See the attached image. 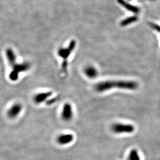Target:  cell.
Listing matches in <instances>:
<instances>
[{
    "label": "cell",
    "instance_id": "obj_1",
    "mask_svg": "<svg viewBox=\"0 0 160 160\" xmlns=\"http://www.w3.org/2000/svg\"><path fill=\"white\" fill-rule=\"evenodd\" d=\"M138 87V82L133 80H105L97 83L94 86V89L98 92H103L113 89L133 91L137 90Z\"/></svg>",
    "mask_w": 160,
    "mask_h": 160
},
{
    "label": "cell",
    "instance_id": "obj_2",
    "mask_svg": "<svg viewBox=\"0 0 160 160\" xmlns=\"http://www.w3.org/2000/svg\"><path fill=\"white\" fill-rule=\"evenodd\" d=\"M76 45V43L75 40H72L69 45L67 48H61L58 50V56L63 59V62L62 64V69L63 70V72H66L67 68V59L68 58L70 54L74 50Z\"/></svg>",
    "mask_w": 160,
    "mask_h": 160
},
{
    "label": "cell",
    "instance_id": "obj_3",
    "mask_svg": "<svg viewBox=\"0 0 160 160\" xmlns=\"http://www.w3.org/2000/svg\"><path fill=\"white\" fill-rule=\"evenodd\" d=\"M111 130L116 134H131L135 132V128L132 124L115 123L111 126Z\"/></svg>",
    "mask_w": 160,
    "mask_h": 160
},
{
    "label": "cell",
    "instance_id": "obj_4",
    "mask_svg": "<svg viewBox=\"0 0 160 160\" xmlns=\"http://www.w3.org/2000/svg\"><path fill=\"white\" fill-rule=\"evenodd\" d=\"M12 70L10 72L9 77L10 79L15 81L18 80V75L20 72L26 71L30 68V64L28 62L22 63H15L12 66Z\"/></svg>",
    "mask_w": 160,
    "mask_h": 160
},
{
    "label": "cell",
    "instance_id": "obj_5",
    "mask_svg": "<svg viewBox=\"0 0 160 160\" xmlns=\"http://www.w3.org/2000/svg\"><path fill=\"white\" fill-rule=\"evenodd\" d=\"M62 118L65 122H69L73 118V110L72 106L69 103H66L63 105L61 113Z\"/></svg>",
    "mask_w": 160,
    "mask_h": 160
},
{
    "label": "cell",
    "instance_id": "obj_6",
    "mask_svg": "<svg viewBox=\"0 0 160 160\" xmlns=\"http://www.w3.org/2000/svg\"><path fill=\"white\" fill-rule=\"evenodd\" d=\"M22 110V106L20 103H16L8 110L7 115L10 119H15L21 113Z\"/></svg>",
    "mask_w": 160,
    "mask_h": 160
},
{
    "label": "cell",
    "instance_id": "obj_7",
    "mask_svg": "<svg viewBox=\"0 0 160 160\" xmlns=\"http://www.w3.org/2000/svg\"><path fill=\"white\" fill-rule=\"evenodd\" d=\"M74 139V136L71 133H66V134H62L60 135L57 138L58 143L60 145H67L69 143H71Z\"/></svg>",
    "mask_w": 160,
    "mask_h": 160
},
{
    "label": "cell",
    "instance_id": "obj_8",
    "mask_svg": "<svg viewBox=\"0 0 160 160\" xmlns=\"http://www.w3.org/2000/svg\"><path fill=\"white\" fill-rule=\"evenodd\" d=\"M84 74L89 79H94L98 75V72L96 68L94 66H87L84 70Z\"/></svg>",
    "mask_w": 160,
    "mask_h": 160
},
{
    "label": "cell",
    "instance_id": "obj_9",
    "mask_svg": "<svg viewBox=\"0 0 160 160\" xmlns=\"http://www.w3.org/2000/svg\"><path fill=\"white\" fill-rule=\"evenodd\" d=\"M52 94V92H45L39 93L36 94L33 98L34 103L36 104L43 103L48 97L51 96Z\"/></svg>",
    "mask_w": 160,
    "mask_h": 160
},
{
    "label": "cell",
    "instance_id": "obj_10",
    "mask_svg": "<svg viewBox=\"0 0 160 160\" xmlns=\"http://www.w3.org/2000/svg\"><path fill=\"white\" fill-rule=\"evenodd\" d=\"M6 56L10 65L12 66L16 63V55L12 49H7L6 50Z\"/></svg>",
    "mask_w": 160,
    "mask_h": 160
},
{
    "label": "cell",
    "instance_id": "obj_11",
    "mask_svg": "<svg viewBox=\"0 0 160 160\" xmlns=\"http://www.w3.org/2000/svg\"><path fill=\"white\" fill-rule=\"evenodd\" d=\"M128 160H141L140 154L137 149H132L130 151L128 157Z\"/></svg>",
    "mask_w": 160,
    "mask_h": 160
},
{
    "label": "cell",
    "instance_id": "obj_12",
    "mask_svg": "<svg viewBox=\"0 0 160 160\" xmlns=\"http://www.w3.org/2000/svg\"><path fill=\"white\" fill-rule=\"evenodd\" d=\"M119 1H120V4H122L123 6H125L126 8H128V10H131V11H133V12H137L138 9L137 8H136L135 7H132L131 6H130V5H129V4H126L125 2H123L122 0H119Z\"/></svg>",
    "mask_w": 160,
    "mask_h": 160
},
{
    "label": "cell",
    "instance_id": "obj_13",
    "mask_svg": "<svg viewBox=\"0 0 160 160\" xmlns=\"http://www.w3.org/2000/svg\"><path fill=\"white\" fill-rule=\"evenodd\" d=\"M135 20H136V18H135V17L129 18L126 20L123 21L121 24H122V26H126V25H128V24H130V23H132V22H135Z\"/></svg>",
    "mask_w": 160,
    "mask_h": 160
},
{
    "label": "cell",
    "instance_id": "obj_14",
    "mask_svg": "<svg viewBox=\"0 0 160 160\" xmlns=\"http://www.w3.org/2000/svg\"><path fill=\"white\" fill-rule=\"evenodd\" d=\"M57 98L56 97V98H53V99H52V100H50L48 101V104H51L52 103H55V102L57 101Z\"/></svg>",
    "mask_w": 160,
    "mask_h": 160
}]
</instances>
